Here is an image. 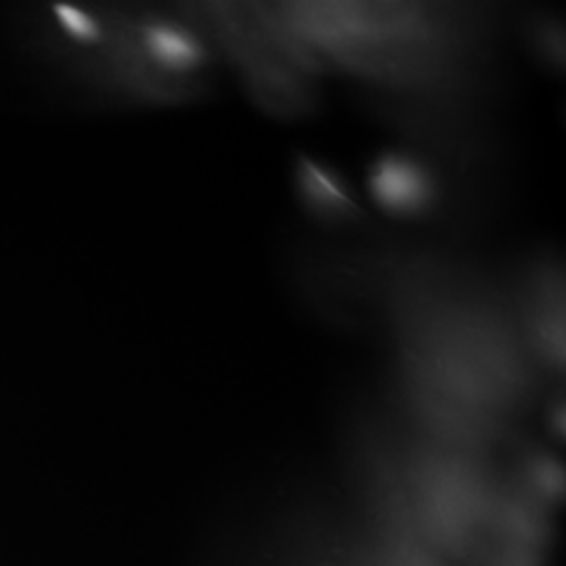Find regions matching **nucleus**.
Instances as JSON below:
<instances>
[{
    "instance_id": "obj_1",
    "label": "nucleus",
    "mask_w": 566,
    "mask_h": 566,
    "mask_svg": "<svg viewBox=\"0 0 566 566\" xmlns=\"http://www.w3.org/2000/svg\"><path fill=\"white\" fill-rule=\"evenodd\" d=\"M367 187L376 206L397 219H422L430 214L441 189L437 177L422 160L388 151L369 166Z\"/></svg>"
},
{
    "instance_id": "obj_2",
    "label": "nucleus",
    "mask_w": 566,
    "mask_h": 566,
    "mask_svg": "<svg viewBox=\"0 0 566 566\" xmlns=\"http://www.w3.org/2000/svg\"><path fill=\"white\" fill-rule=\"evenodd\" d=\"M296 189L308 212L324 221H357L361 208L343 177L327 164L303 156L296 163Z\"/></svg>"
},
{
    "instance_id": "obj_3",
    "label": "nucleus",
    "mask_w": 566,
    "mask_h": 566,
    "mask_svg": "<svg viewBox=\"0 0 566 566\" xmlns=\"http://www.w3.org/2000/svg\"><path fill=\"white\" fill-rule=\"evenodd\" d=\"M145 42L154 60L170 70H191L206 60L202 44L182 30L170 25H154L145 32Z\"/></svg>"
},
{
    "instance_id": "obj_4",
    "label": "nucleus",
    "mask_w": 566,
    "mask_h": 566,
    "mask_svg": "<svg viewBox=\"0 0 566 566\" xmlns=\"http://www.w3.org/2000/svg\"><path fill=\"white\" fill-rule=\"evenodd\" d=\"M57 18H60L61 25L76 39L81 41H93L97 39V25L91 21L86 13H82L74 7L67 4H60L57 7Z\"/></svg>"
}]
</instances>
